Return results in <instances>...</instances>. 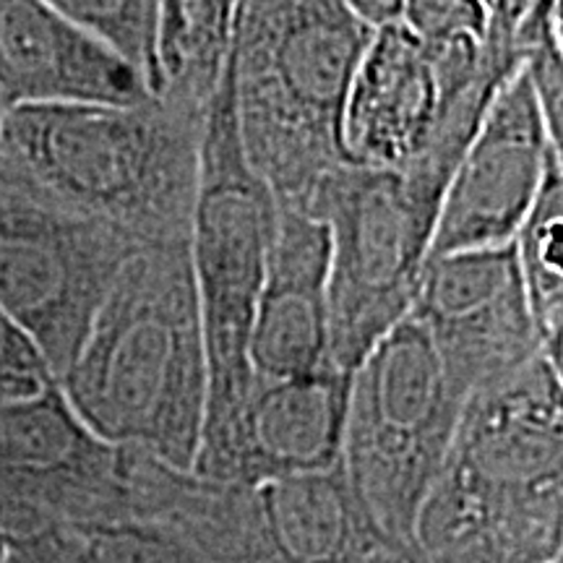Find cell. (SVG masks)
<instances>
[{
	"mask_svg": "<svg viewBox=\"0 0 563 563\" xmlns=\"http://www.w3.org/2000/svg\"><path fill=\"white\" fill-rule=\"evenodd\" d=\"M5 157V154H3ZM144 245L0 175V306L63 376L123 264Z\"/></svg>",
	"mask_w": 563,
	"mask_h": 563,
	"instance_id": "cell-9",
	"label": "cell"
},
{
	"mask_svg": "<svg viewBox=\"0 0 563 563\" xmlns=\"http://www.w3.org/2000/svg\"><path fill=\"white\" fill-rule=\"evenodd\" d=\"M45 3L121 53L144 74L154 95H162L165 89L159 66L162 0H45Z\"/></svg>",
	"mask_w": 563,
	"mask_h": 563,
	"instance_id": "cell-18",
	"label": "cell"
},
{
	"mask_svg": "<svg viewBox=\"0 0 563 563\" xmlns=\"http://www.w3.org/2000/svg\"><path fill=\"white\" fill-rule=\"evenodd\" d=\"M11 551L16 563H211L178 527L152 517L45 525L11 534Z\"/></svg>",
	"mask_w": 563,
	"mask_h": 563,
	"instance_id": "cell-16",
	"label": "cell"
},
{
	"mask_svg": "<svg viewBox=\"0 0 563 563\" xmlns=\"http://www.w3.org/2000/svg\"><path fill=\"white\" fill-rule=\"evenodd\" d=\"M410 551L422 563L563 559V368L545 350L464 399Z\"/></svg>",
	"mask_w": 563,
	"mask_h": 563,
	"instance_id": "cell-1",
	"label": "cell"
},
{
	"mask_svg": "<svg viewBox=\"0 0 563 563\" xmlns=\"http://www.w3.org/2000/svg\"><path fill=\"white\" fill-rule=\"evenodd\" d=\"M238 9H241V0H186L183 3L180 58L165 91H183L194 100L209 102L230 55Z\"/></svg>",
	"mask_w": 563,
	"mask_h": 563,
	"instance_id": "cell-19",
	"label": "cell"
},
{
	"mask_svg": "<svg viewBox=\"0 0 563 563\" xmlns=\"http://www.w3.org/2000/svg\"><path fill=\"white\" fill-rule=\"evenodd\" d=\"M329 228V365L352 373L405 319L439 207L394 170L344 162L302 207Z\"/></svg>",
	"mask_w": 563,
	"mask_h": 563,
	"instance_id": "cell-8",
	"label": "cell"
},
{
	"mask_svg": "<svg viewBox=\"0 0 563 563\" xmlns=\"http://www.w3.org/2000/svg\"><path fill=\"white\" fill-rule=\"evenodd\" d=\"M207 102L162 91L139 104H16L0 141L13 175L139 245L188 241Z\"/></svg>",
	"mask_w": 563,
	"mask_h": 563,
	"instance_id": "cell-3",
	"label": "cell"
},
{
	"mask_svg": "<svg viewBox=\"0 0 563 563\" xmlns=\"http://www.w3.org/2000/svg\"><path fill=\"white\" fill-rule=\"evenodd\" d=\"M563 162L561 154L548 162L545 178L514 238L517 264L538 323L543 350L563 368Z\"/></svg>",
	"mask_w": 563,
	"mask_h": 563,
	"instance_id": "cell-17",
	"label": "cell"
},
{
	"mask_svg": "<svg viewBox=\"0 0 563 563\" xmlns=\"http://www.w3.org/2000/svg\"><path fill=\"white\" fill-rule=\"evenodd\" d=\"M464 394L431 336L405 316L350 376L342 470L389 545H412L418 509L439 473Z\"/></svg>",
	"mask_w": 563,
	"mask_h": 563,
	"instance_id": "cell-7",
	"label": "cell"
},
{
	"mask_svg": "<svg viewBox=\"0 0 563 563\" xmlns=\"http://www.w3.org/2000/svg\"><path fill=\"white\" fill-rule=\"evenodd\" d=\"M133 456L139 517L178 527L211 563H365L378 532L342 462L272 481H214Z\"/></svg>",
	"mask_w": 563,
	"mask_h": 563,
	"instance_id": "cell-6",
	"label": "cell"
},
{
	"mask_svg": "<svg viewBox=\"0 0 563 563\" xmlns=\"http://www.w3.org/2000/svg\"><path fill=\"white\" fill-rule=\"evenodd\" d=\"M279 203L243 150L230 55L203 112L199 178L188 224L207 347V415L194 473L228 481L253 386L251 332Z\"/></svg>",
	"mask_w": 563,
	"mask_h": 563,
	"instance_id": "cell-5",
	"label": "cell"
},
{
	"mask_svg": "<svg viewBox=\"0 0 563 563\" xmlns=\"http://www.w3.org/2000/svg\"><path fill=\"white\" fill-rule=\"evenodd\" d=\"M551 563H563V559H555V561H551Z\"/></svg>",
	"mask_w": 563,
	"mask_h": 563,
	"instance_id": "cell-27",
	"label": "cell"
},
{
	"mask_svg": "<svg viewBox=\"0 0 563 563\" xmlns=\"http://www.w3.org/2000/svg\"><path fill=\"white\" fill-rule=\"evenodd\" d=\"M407 316L464 397L543 352L514 243L426 258Z\"/></svg>",
	"mask_w": 563,
	"mask_h": 563,
	"instance_id": "cell-11",
	"label": "cell"
},
{
	"mask_svg": "<svg viewBox=\"0 0 563 563\" xmlns=\"http://www.w3.org/2000/svg\"><path fill=\"white\" fill-rule=\"evenodd\" d=\"M55 382L51 363L16 319L0 306V397H21Z\"/></svg>",
	"mask_w": 563,
	"mask_h": 563,
	"instance_id": "cell-21",
	"label": "cell"
},
{
	"mask_svg": "<svg viewBox=\"0 0 563 563\" xmlns=\"http://www.w3.org/2000/svg\"><path fill=\"white\" fill-rule=\"evenodd\" d=\"M3 118H5V104L0 100V129H3ZM0 150H3V141H0Z\"/></svg>",
	"mask_w": 563,
	"mask_h": 563,
	"instance_id": "cell-25",
	"label": "cell"
},
{
	"mask_svg": "<svg viewBox=\"0 0 563 563\" xmlns=\"http://www.w3.org/2000/svg\"><path fill=\"white\" fill-rule=\"evenodd\" d=\"M58 382L104 441L194 470L209 376L188 241L133 253Z\"/></svg>",
	"mask_w": 563,
	"mask_h": 563,
	"instance_id": "cell-2",
	"label": "cell"
},
{
	"mask_svg": "<svg viewBox=\"0 0 563 563\" xmlns=\"http://www.w3.org/2000/svg\"><path fill=\"white\" fill-rule=\"evenodd\" d=\"M139 517L133 452L79 418L55 378L0 397V525L11 534L45 525Z\"/></svg>",
	"mask_w": 563,
	"mask_h": 563,
	"instance_id": "cell-10",
	"label": "cell"
},
{
	"mask_svg": "<svg viewBox=\"0 0 563 563\" xmlns=\"http://www.w3.org/2000/svg\"><path fill=\"white\" fill-rule=\"evenodd\" d=\"M352 373L253 378L228 481H272L336 467Z\"/></svg>",
	"mask_w": 563,
	"mask_h": 563,
	"instance_id": "cell-15",
	"label": "cell"
},
{
	"mask_svg": "<svg viewBox=\"0 0 563 563\" xmlns=\"http://www.w3.org/2000/svg\"><path fill=\"white\" fill-rule=\"evenodd\" d=\"M373 30L344 0H241L230 45L243 150L279 203L344 165L342 112Z\"/></svg>",
	"mask_w": 563,
	"mask_h": 563,
	"instance_id": "cell-4",
	"label": "cell"
},
{
	"mask_svg": "<svg viewBox=\"0 0 563 563\" xmlns=\"http://www.w3.org/2000/svg\"><path fill=\"white\" fill-rule=\"evenodd\" d=\"M399 21L422 42L454 37H485L488 3L485 0H405Z\"/></svg>",
	"mask_w": 563,
	"mask_h": 563,
	"instance_id": "cell-20",
	"label": "cell"
},
{
	"mask_svg": "<svg viewBox=\"0 0 563 563\" xmlns=\"http://www.w3.org/2000/svg\"><path fill=\"white\" fill-rule=\"evenodd\" d=\"M555 154L561 150L519 68L496 91L456 162L441 196L428 258L514 243Z\"/></svg>",
	"mask_w": 563,
	"mask_h": 563,
	"instance_id": "cell-12",
	"label": "cell"
},
{
	"mask_svg": "<svg viewBox=\"0 0 563 563\" xmlns=\"http://www.w3.org/2000/svg\"><path fill=\"white\" fill-rule=\"evenodd\" d=\"M183 3H186V0H162L159 66H162V79H165V87H167V81L175 76V68H178V58H180Z\"/></svg>",
	"mask_w": 563,
	"mask_h": 563,
	"instance_id": "cell-22",
	"label": "cell"
},
{
	"mask_svg": "<svg viewBox=\"0 0 563 563\" xmlns=\"http://www.w3.org/2000/svg\"><path fill=\"white\" fill-rule=\"evenodd\" d=\"M5 563H16V559H13V551H11V559H9V561H5Z\"/></svg>",
	"mask_w": 563,
	"mask_h": 563,
	"instance_id": "cell-26",
	"label": "cell"
},
{
	"mask_svg": "<svg viewBox=\"0 0 563 563\" xmlns=\"http://www.w3.org/2000/svg\"><path fill=\"white\" fill-rule=\"evenodd\" d=\"M144 74L45 0H0V100L16 104H139Z\"/></svg>",
	"mask_w": 563,
	"mask_h": 563,
	"instance_id": "cell-13",
	"label": "cell"
},
{
	"mask_svg": "<svg viewBox=\"0 0 563 563\" xmlns=\"http://www.w3.org/2000/svg\"><path fill=\"white\" fill-rule=\"evenodd\" d=\"M365 563H422V561L412 551H407V548L384 543L371 553V559Z\"/></svg>",
	"mask_w": 563,
	"mask_h": 563,
	"instance_id": "cell-24",
	"label": "cell"
},
{
	"mask_svg": "<svg viewBox=\"0 0 563 563\" xmlns=\"http://www.w3.org/2000/svg\"><path fill=\"white\" fill-rule=\"evenodd\" d=\"M485 3H488V0H485Z\"/></svg>",
	"mask_w": 563,
	"mask_h": 563,
	"instance_id": "cell-28",
	"label": "cell"
},
{
	"mask_svg": "<svg viewBox=\"0 0 563 563\" xmlns=\"http://www.w3.org/2000/svg\"><path fill=\"white\" fill-rule=\"evenodd\" d=\"M329 256L327 222L300 207L279 203L253 316V376H302L329 365Z\"/></svg>",
	"mask_w": 563,
	"mask_h": 563,
	"instance_id": "cell-14",
	"label": "cell"
},
{
	"mask_svg": "<svg viewBox=\"0 0 563 563\" xmlns=\"http://www.w3.org/2000/svg\"><path fill=\"white\" fill-rule=\"evenodd\" d=\"M534 0H488V26L485 37L517 47V30L522 26ZM519 51V47H517Z\"/></svg>",
	"mask_w": 563,
	"mask_h": 563,
	"instance_id": "cell-23",
	"label": "cell"
}]
</instances>
